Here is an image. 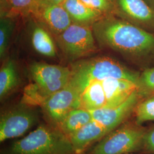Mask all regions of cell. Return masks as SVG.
<instances>
[{
  "label": "cell",
  "instance_id": "6da1fadb",
  "mask_svg": "<svg viewBox=\"0 0 154 154\" xmlns=\"http://www.w3.org/2000/svg\"><path fill=\"white\" fill-rule=\"evenodd\" d=\"M101 46L115 51L143 69L154 67V34L114 14L106 15L91 26Z\"/></svg>",
  "mask_w": 154,
  "mask_h": 154
},
{
  "label": "cell",
  "instance_id": "7a4b0ae2",
  "mask_svg": "<svg viewBox=\"0 0 154 154\" xmlns=\"http://www.w3.org/2000/svg\"><path fill=\"white\" fill-rule=\"evenodd\" d=\"M70 70L72 77L69 83L81 93L90 82L108 78L125 79L137 85L140 73L108 57L77 60L72 63Z\"/></svg>",
  "mask_w": 154,
  "mask_h": 154
},
{
  "label": "cell",
  "instance_id": "3957f363",
  "mask_svg": "<svg viewBox=\"0 0 154 154\" xmlns=\"http://www.w3.org/2000/svg\"><path fill=\"white\" fill-rule=\"evenodd\" d=\"M3 154H77L69 138L51 125H41Z\"/></svg>",
  "mask_w": 154,
  "mask_h": 154
},
{
  "label": "cell",
  "instance_id": "277c9868",
  "mask_svg": "<svg viewBox=\"0 0 154 154\" xmlns=\"http://www.w3.org/2000/svg\"><path fill=\"white\" fill-rule=\"evenodd\" d=\"M29 73L34 83L26 90L25 100L40 106L49 96L67 86L72 77L68 67L42 62H33Z\"/></svg>",
  "mask_w": 154,
  "mask_h": 154
},
{
  "label": "cell",
  "instance_id": "5b68a950",
  "mask_svg": "<svg viewBox=\"0 0 154 154\" xmlns=\"http://www.w3.org/2000/svg\"><path fill=\"white\" fill-rule=\"evenodd\" d=\"M146 129L136 122L123 124L100 140L91 154H127L140 151Z\"/></svg>",
  "mask_w": 154,
  "mask_h": 154
},
{
  "label": "cell",
  "instance_id": "8992f818",
  "mask_svg": "<svg viewBox=\"0 0 154 154\" xmlns=\"http://www.w3.org/2000/svg\"><path fill=\"white\" fill-rule=\"evenodd\" d=\"M55 38L63 53L72 61L79 60L97 49L91 26L72 22Z\"/></svg>",
  "mask_w": 154,
  "mask_h": 154
},
{
  "label": "cell",
  "instance_id": "52a82bcc",
  "mask_svg": "<svg viewBox=\"0 0 154 154\" xmlns=\"http://www.w3.org/2000/svg\"><path fill=\"white\" fill-rule=\"evenodd\" d=\"M81 92L71 84L49 96L41 105L50 124L58 127L66 114L80 107Z\"/></svg>",
  "mask_w": 154,
  "mask_h": 154
},
{
  "label": "cell",
  "instance_id": "ba28073f",
  "mask_svg": "<svg viewBox=\"0 0 154 154\" xmlns=\"http://www.w3.org/2000/svg\"><path fill=\"white\" fill-rule=\"evenodd\" d=\"M37 121L36 112L28 106L6 111L0 118V142L23 135Z\"/></svg>",
  "mask_w": 154,
  "mask_h": 154
},
{
  "label": "cell",
  "instance_id": "9c48e42d",
  "mask_svg": "<svg viewBox=\"0 0 154 154\" xmlns=\"http://www.w3.org/2000/svg\"><path fill=\"white\" fill-rule=\"evenodd\" d=\"M114 15L154 34V9L144 0H111Z\"/></svg>",
  "mask_w": 154,
  "mask_h": 154
},
{
  "label": "cell",
  "instance_id": "30bf717a",
  "mask_svg": "<svg viewBox=\"0 0 154 154\" xmlns=\"http://www.w3.org/2000/svg\"><path fill=\"white\" fill-rule=\"evenodd\" d=\"M142 99L137 89L121 105L114 107H103L90 111L93 119L105 127L110 132L120 126L132 114Z\"/></svg>",
  "mask_w": 154,
  "mask_h": 154
},
{
  "label": "cell",
  "instance_id": "8fae6325",
  "mask_svg": "<svg viewBox=\"0 0 154 154\" xmlns=\"http://www.w3.org/2000/svg\"><path fill=\"white\" fill-rule=\"evenodd\" d=\"M32 14L55 36L62 33L73 22L62 4L48 3L40 0Z\"/></svg>",
  "mask_w": 154,
  "mask_h": 154
},
{
  "label": "cell",
  "instance_id": "7c38bea8",
  "mask_svg": "<svg viewBox=\"0 0 154 154\" xmlns=\"http://www.w3.org/2000/svg\"><path fill=\"white\" fill-rule=\"evenodd\" d=\"M101 81L107 100L104 107H114L121 105L137 89L135 83L125 79L108 78Z\"/></svg>",
  "mask_w": 154,
  "mask_h": 154
},
{
  "label": "cell",
  "instance_id": "4fadbf2b",
  "mask_svg": "<svg viewBox=\"0 0 154 154\" xmlns=\"http://www.w3.org/2000/svg\"><path fill=\"white\" fill-rule=\"evenodd\" d=\"M109 131L98 123L92 120L68 136L77 154H80L88 145L101 140Z\"/></svg>",
  "mask_w": 154,
  "mask_h": 154
},
{
  "label": "cell",
  "instance_id": "5bb4252c",
  "mask_svg": "<svg viewBox=\"0 0 154 154\" xmlns=\"http://www.w3.org/2000/svg\"><path fill=\"white\" fill-rule=\"evenodd\" d=\"M71 17L72 22L92 26L106 16L85 4L81 0H65L62 4Z\"/></svg>",
  "mask_w": 154,
  "mask_h": 154
},
{
  "label": "cell",
  "instance_id": "9a60e30c",
  "mask_svg": "<svg viewBox=\"0 0 154 154\" xmlns=\"http://www.w3.org/2000/svg\"><path fill=\"white\" fill-rule=\"evenodd\" d=\"M107 100L101 81H94L88 84L81 94L80 107L89 111L105 107Z\"/></svg>",
  "mask_w": 154,
  "mask_h": 154
},
{
  "label": "cell",
  "instance_id": "2e32d148",
  "mask_svg": "<svg viewBox=\"0 0 154 154\" xmlns=\"http://www.w3.org/2000/svg\"><path fill=\"white\" fill-rule=\"evenodd\" d=\"M20 78L14 61H6L0 70V99L2 100L18 86Z\"/></svg>",
  "mask_w": 154,
  "mask_h": 154
},
{
  "label": "cell",
  "instance_id": "e0dca14e",
  "mask_svg": "<svg viewBox=\"0 0 154 154\" xmlns=\"http://www.w3.org/2000/svg\"><path fill=\"white\" fill-rule=\"evenodd\" d=\"M92 120L91 112L79 107L68 112L58 128L68 137Z\"/></svg>",
  "mask_w": 154,
  "mask_h": 154
},
{
  "label": "cell",
  "instance_id": "ac0fdd59",
  "mask_svg": "<svg viewBox=\"0 0 154 154\" xmlns=\"http://www.w3.org/2000/svg\"><path fill=\"white\" fill-rule=\"evenodd\" d=\"M31 37L32 45L36 51L48 57H55V45L49 33L44 27L38 25L34 26Z\"/></svg>",
  "mask_w": 154,
  "mask_h": 154
},
{
  "label": "cell",
  "instance_id": "d6986e66",
  "mask_svg": "<svg viewBox=\"0 0 154 154\" xmlns=\"http://www.w3.org/2000/svg\"><path fill=\"white\" fill-rule=\"evenodd\" d=\"M135 122L138 125L154 121V95L142 98L135 110Z\"/></svg>",
  "mask_w": 154,
  "mask_h": 154
},
{
  "label": "cell",
  "instance_id": "ffe728a7",
  "mask_svg": "<svg viewBox=\"0 0 154 154\" xmlns=\"http://www.w3.org/2000/svg\"><path fill=\"white\" fill-rule=\"evenodd\" d=\"M137 86L142 98L154 95V67L146 69L140 73Z\"/></svg>",
  "mask_w": 154,
  "mask_h": 154
},
{
  "label": "cell",
  "instance_id": "44dd1931",
  "mask_svg": "<svg viewBox=\"0 0 154 154\" xmlns=\"http://www.w3.org/2000/svg\"><path fill=\"white\" fill-rule=\"evenodd\" d=\"M14 22L9 17H1L0 21V57L3 59L8 48Z\"/></svg>",
  "mask_w": 154,
  "mask_h": 154
},
{
  "label": "cell",
  "instance_id": "7402d4cb",
  "mask_svg": "<svg viewBox=\"0 0 154 154\" xmlns=\"http://www.w3.org/2000/svg\"><path fill=\"white\" fill-rule=\"evenodd\" d=\"M6 4L15 13L33 14L38 5L39 0H5Z\"/></svg>",
  "mask_w": 154,
  "mask_h": 154
},
{
  "label": "cell",
  "instance_id": "603a6c76",
  "mask_svg": "<svg viewBox=\"0 0 154 154\" xmlns=\"http://www.w3.org/2000/svg\"><path fill=\"white\" fill-rule=\"evenodd\" d=\"M85 4L105 15L114 14V9L111 0H81Z\"/></svg>",
  "mask_w": 154,
  "mask_h": 154
},
{
  "label": "cell",
  "instance_id": "cb8c5ba5",
  "mask_svg": "<svg viewBox=\"0 0 154 154\" xmlns=\"http://www.w3.org/2000/svg\"><path fill=\"white\" fill-rule=\"evenodd\" d=\"M142 150L145 153L154 154V125L146 129Z\"/></svg>",
  "mask_w": 154,
  "mask_h": 154
},
{
  "label": "cell",
  "instance_id": "d4e9b609",
  "mask_svg": "<svg viewBox=\"0 0 154 154\" xmlns=\"http://www.w3.org/2000/svg\"><path fill=\"white\" fill-rule=\"evenodd\" d=\"M41 1H44L45 2L56 4H61L65 0H40Z\"/></svg>",
  "mask_w": 154,
  "mask_h": 154
},
{
  "label": "cell",
  "instance_id": "484cf974",
  "mask_svg": "<svg viewBox=\"0 0 154 154\" xmlns=\"http://www.w3.org/2000/svg\"><path fill=\"white\" fill-rule=\"evenodd\" d=\"M150 7L154 9V0H144Z\"/></svg>",
  "mask_w": 154,
  "mask_h": 154
},
{
  "label": "cell",
  "instance_id": "4316f807",
  "mask_svg": "<svg viewBox=\"0 0 154 154\" xmlns=\"http://www.w3.org/2000/svg\"></svg>",
  "mask_w": 154,
  "mask_h": 154
}]
</instances>
